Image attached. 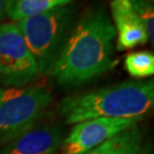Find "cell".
I'll use <instances>...</instances> for the list:
<instances>
[{
  "label": "cell",
  "instance_id": "1",
  "mask_svg": "<svg viewBox=\"0 0 154 154\" xmlns=\"http://www.w3.org/2000/svg\"><path fill=\"white\" fill-rule=\"evenodd\" d=\"M116 29L105 5L96 2L78 16L49 74L64 87L90 82L113 66Z\"/></svg>",
  "mask_w": 154,
  "mask_h": 154
},
{
  "label": "cell",
  "instance_id": "2",
  "mask_svg": "<svg viewBox=\"0 0 154 154\" xmlns=\"http://www.w3.org/2000/svg\"><path fill=\"white\" fill-rule=\"evenodd\" d=\"M154 81H126L66 97L60 112L67 125L97 119H142L153 109Z\"/></svg>",
  "mask_w": 154,
  "mask_h": 154
},
{
  "label": "cell",
  "instance_id": "3",
  "mask_svg": "<svg viewBox=\"0 0 154 154\" xmlns=\"http://www.w3.org/2000/svg\"><path fill=\"white\" fill-rule=\"evenodd\" d=\"M77 18L78 6L70 4L16 22L40 73L49 74Z\"/></svg>",
  "mask_w": 154,
  "mask_h": 154
},
{
  "label": "cell",
  "instance_id": "4",
  "mask_svg": "<svg viewBox=\"0 0 154 154\" xmlns=\"http://www.w3.org/2000/svg\"><path fill=\"white\" fill-rule=\"evenodd\" d=\"M51 102L50 90L42 86L0 89V143L35 125Z\"/></svg>",
  "mask_w": 154,
  "mask_h": 154
},
{
  "label": "cell",
  "instance_id": "5",
  "mask_svg": "<svg viewBox=\"0 0 154 154\" xmlns=\"http://www.w3.org/2000/svg\"><path fill=\"white\" fill-rule=\"evenodd\" d=\"M40 74L16 23L0 25V83L8 88H22Z\"/></svg>",
  "mask_w": 154,
  "mask_h": 154
},
{
  "label": "cell",
  "instance_id": "6",
  "mask_svg": "<svg viewBox=\"0 0 154 154\" xmlns=\"http://www.w3.org/2000/svg\"><path fill=\"white\" fill-rule=\"evenodd\" d=\"M140 119L97 118L75 123L62 143V154H83L121 132L137 127Z\"/></svg>",
  "mask_w": 154,
  "mask_h": 154
},
{
  "label": "cell",
  "instance_id": "7",
  "mask_svg": "<svg viewBox=\"0 0 154 154\" xmlns=\"http://www.w3.org/2000/svg\"><path fill=\"white\" fill-rule=\"evenodd\" d=\"M63 140L64 132L58 125L37 122L2 144L0 154H54Z\"/></svg>",
  "mask_w": 154,
  "mask_h": 154
},
{
  "label": "cell",
  "instance_id": "8",
  "mask_svg": "<svg viewBox=\"0 0 154 154\" xmlns=\"http://www.w3.org/2000/svg\"><path fill=\"white\" fill-rule=\"evenodd\" d=\"M111 14L116 29V46L119 51L149 42V35L130 0H112Z\"/></svg>",
  "mask_w": 154,
  "mask_h": 154
},
{
  "label": "cell",
  "instance_id": "9",
  "mask_svg": "<svg viewBox=\"0 0 154 154\" xmlns=\"http://www.w3.org/2000/svg\"><path fill=\"white\" fill-rule=\"evenodd\" d=\"M73 1L74 0H6L5 14L16 23L57 7L73 4Z\"/></svg>",
  "mask_w": 154,
  "mask_h": 154
},
{
  "label": "cell",
  "instance_id": "10",
  "mask_svg": "<svg viewBox=\"0 0 154 154\" xmlns=\"http://www.w3.org/2000/svg\"><path fill=\"white\" fill-rule=\"evenodd\" d=\"M143 149V132L134 127L83 154H139Z\"/></svg>",
  "mask_w": 154,
  "mask_h": 154
},
{
  "label": "cell",
  "instance_id": "11",
  "mask_svg": "<svg viewBox=\"0 0 154 154\" xmlns=\"http://www.w3.org/2000/svg\"><path fill=\"white\" fill-rule=\"evenodd\" d=\"M125 69L135 79L152 77L154 73V55L149 50L130 53L125 58Z\"/></svg>",
  "mask_w": 154,
  "mask_h": 154
},
{
  "label": "cell",
  "instance_id": "12",
  "mask_svg": "<svg viewBox=\"0 0 154 154\" xmlns=\"http://www.w3.org/2000/svg\"><path fill=\"white\" fill-rule=\"evenodd\" d=\"M135 11L143 23L149 35V41L153 45L154 41V9L151 0H130Z\"/></svg>",
  "mask_w": 154,
  "mask_h": 154
},
{
  "label": "cell",
  "instance_id": "13",
  "mask_svg": "<svg viewBox=\"0 0 154 154\" xmlns=\"http://www.w3.org/2000/svg\"><path fill=\"white\" fill-rule=\"evenodd\" d=\"M5 2H6V0H0V25H1V22H2V20H4V17L6 16Z\"/></svg>",
  "mask_w": 154,
  "mask_h": 154
},
{
  "label": "cell",
  "instance_id": "14",
  "mask_svg": "<svg viewBox=\"0 0 154 154\" xmlns=\"http://www.w3.org/2000/svg\"><path fill=\"white\" fill-rule=\"evenodd\" d=\"M139 154H152V153L149 151V149H143V151H142Z\"/></svg>",
  "mask_w": 154,
  "mask_h": 154
}]
</instances>
